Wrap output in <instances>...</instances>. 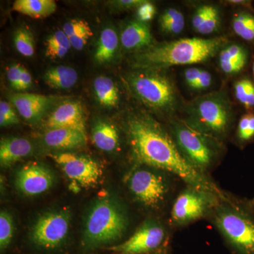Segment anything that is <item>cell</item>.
<instances>
[{
	"instance_id": "1",
	"label": "cell",
	"mask_w": 254,
	"mask_h": 254,
	"mask_svg": "<svg viewBox=\"0 0 254 254\" xmlns=\"http://www.w3.org/2000/svg\"><path fill=\"white\" fill-rule=\"evenodd\" d=\"M132 153L140 164L171 173L189 186L225 194L205 174L193 168L161 125L147 115H136L127 123Z\"/></svg>"
},
{
	"instance_id": "2",
	"label": "cell",
	"mask_w": 254,
	"mask_h": 254,
	"mask_svg": "<svg viewBox=\"0 0 254 254\" xmlns=\"http://www.w3.org/2000/svg\"><path fill=\"white\" fill-rule=\"evenodd\" d=\"M224 37L182 38L148 47L135 57L138 67L155 69L203 63L226 45Z\"/></svg>"
},
{
	"instance_id": "3",
	"label": "cell",
	"mask_w": 254,
	"mask_h": 254,
	"mask_svg": "<svg viewBox=\"0 0 254 254\" xmlns=\"http://www.w3.org/2000/svg\"><path fill=\"white\" fill-rule=\"evenodd\" d=\"M213 222L235 254H254V208L250 202L220 200Z\"/></svg>"
},
{
	"instance_id": "4",
	"label": "cell",
	"mask_w": 254,
	"mask_h": 254,
	"mask_svg": "<svg viewBox=\"0 0 254 254\" xmlns=\"http://www.w3.org/2000/svg\"><path fill=\"white\" fill-rule=\"evenodd\" d=\"M126 211L116 200L99 198L89 209L85 221L83 242L97 247L120 240L128 227Z\"/></svg>"
},
{
	"instance_id": "5",
	"label": "cell",
	"mask_w": 254,
	"mask_h": 254,
	"mask_svg": "<svg viewBox=\"0 0 254 254\" xmlns=\"http://www.w3.org/2000/svg\"><path fill=\"white\" fill-rule=\"evenodd\" d=\"M186 123L215 141L227 134L232 121V110L223 92H214L190 102Z\"/></svg>"
},
{
	"instance_id": "6",
	"label": "cell",
	"mask_w": 254,
	"mask_h": 254,
	"mask_svg": "<svg viewBox=\"0 0 254 254\" xmlns=\"http://www.w3.org/2000/svg\"><path fill=\"white\" fill-rule=\"evenodd\" d=\"M175 142L187 162L200 173L205 174L218 156V142L201 133L186 122H173Z\"/></svg>"
},
{
	"instance_id": "7",
	"label": "cell",
	"mask_w": 254,
	"mask_h": 254,
	"mask_svg": "<svg viewBox=\"0 0 254 254\" xmlns=\"http://www.w3.org/2000/svg\"><path fill=\"white\" fill-rule=\"evenodd\" d=\"M133 93L153 109L171 112L177 105V95L173 82L165 75L144 71L133 73L129 78Z\"/></svg>"
},
{
	"instance_id": "8",
	"label": "cell",
	"mask_w": 254,
	"mask_h": 254,
	"mask_svg": "<svg viewBox=\"0 0 254 254\" xmlns=\"http://www.w3.org/2000/svg\"><path fill=\"white\" fill-rule=\"evenodd\" d=\"M217 193L189 186L177 196L171 210L174 223L185 225L213 212L220 200L226 198Z\"/></svg>"
},
{
	"instance_id": "9",
	"label": "cell",
	"mask_w": 254,
	"mask_h": 254,
	"mask_svg": "<svg viewBox=\"0 0 254 254\" xmlns=\"http://www.w3.org/2000/svg\"><path fill=\"white\" fill-rule=\"evenodd\" d=\"M128 186L140 203L150 208L163 204L169 190L165 178L148 169L132 172L128 178Z\"/></svg>"
},
{
	"instance_id": "10",
	"label": "cell",
	"mask_w": 254,
	"mask_h": 254,
	"mask_svg": "<svg viewBox=\"0 0 254 254\" xmlns=\"http://www.w3.org/2000/svg\"><path fill=\"white\" fill-rule=\"evenodd\" d=\"M69 226L68 212L58 210L45 213L38 219L32 229V240L43 248L54 249L66 239Z\"/></svg>"
},
{
	"instance_id": "11",
	"label": "cell",
	"mask_w": 254,
	"mask_h": 254,
	"mask_svg": "<svg viewBox=\"0 0 254 254\" xmlns=\"http://www.w3.org/2000/svg\"><path fill=\"white\" fill-rule=\"evenodd\" d=\"M166 233L161 224L147 220L130 238L110 250L119 254H148L162 248Z\"/></svg>"
},
{
	"instance_id": "12",
	"label": "cell",
	"mask_w": 254,
	"mask_h": 254,
	"mask_svg": "<svg viewBox=\"0 0 254 254\" xmlns=\"http://www.w3.org/2000/svg\"><path fill=\"white\" fill-rule=\"evenodd\" d=\"M65 175L83 187L96 185L101 176V169L93 159L72 153H61L53 155Z\"/></svg>"
},
{
	"instance_id": "13",
	"label": "cell",
	"mask_w": 254,
	"mask_h": 254,
	"mask_svg": "<svg viewBox=\"0 0 254 254\" xmlns=\"http://www.w3.org/2000/svg\"><path fill=\"white\" fill-rule=\"evenodd\" d=\"M53 173L38 163L23 166L16 175V185L18 190L28 196H35L45 193L53 185Z\"/></svg>"
},
{
	"instance_id": "14",
	"label": "cell",
	"mask_w": 254,
	"mask_h": 254,
	"mask_svg": "<svg viewBox=\"0 0 254 254\" xmlns=\"http://www.w3.org/2000/svg\"><path fill=\"white\" fill-rule=\"evenodd\" d=\"M48 129L66 128L86 133L84 113L78 102L66 101L60 105L46 121Z\"/></svg>"
},
{
	"instance_id": "15",
	"label": "cell",
	"mask_w": 254,
	"mask_h": 254,
	"mask_svg": "<svg viewBox=\"0 0 254 254\" xmlns=\"http://www.w3.org/2000/svg\"><path fill=\"white\" fill-rule=\"evenodd\" d=\"M10 100L20 115L31 123L44 115L52 101L50 97L33 93H18L11 95Z\"/></svg>"
},
{
	"instance_id": "16",
	"label": "cell",
	"mask_w": 254,
	"mask_h": 254,
	"mask_svg": "<svg viewBox=\"0 0 254 254\" xmlns=\"http://www.w3.org/2000/svg\"><path fill=\"white\" fill-rule=\"evenodd\" d=\"M250 61V51L239 43L226 44L219 52V65L226 74H237L243 71Z\"/></svg>"
},
{
	"instance_id": "17",
	"label": "cell",
	"mask_w": 254,
	"mask_h": 254,
	"mask_svg": "<svg viewBox=\"0 0 254 254\" xmlns=\"http://www.w3.org/2000/svg\"><path fill=\"white\" fill-rule=\"evenodd\" d=\"M44 141L48 147L55 149H74L86 144L87 136L86 133L78 130L54 128L46 132Z\"/></svg>"
},
{
	"instance_id": "18",
	"label": "cell",
	"mask_w": 254,
	"mask_h": 254,
	"mask_svg": "<svg viewBox=\"0 0 254 254\" xmlns=\"http://www.w3.org/2000/svg\"><path fill=\"white\" fill-rule=\"evenodd\" d=\"M33 145L22 137L2 138L0 142V163L9 167L33 153Z\"/></svg>"
},
{
	"instance_id": "19",
	"label": "cell",
	"mask_w": 254,
	"mask_h": 254,
	"mask_svg": "<svg viewBox=\"0 0 254 254\" xmlns=\"http://www.w3.org/2000/svg\"><path fill=\"white\" fill-rule=\"evenodd\" d=\"M153 41L151 31L147 23L133 21L124 28L121 35L122 44L127 50H138L148 48Z\"/></svg>"
},
{
	"instance_id": "20",
	"label": "cell",
	"mask_w": 254,
	"mask_h": 254,
	"mask_svg": "<svg viewBox=\"0 0 254 254\" xmlns=\"http://www.w3.org/2000/svg\"><path fill=\"white\" fill-rule=\"evenodd\" d=\"M192 27L196 33L210 35L218 31L221 18L218 9L213 5L204 4L197 8L192 16Z\"/></svg>"
},
{
	"instance_id": "21",
	"label": "cell",
	"mask_w": 254,
	"mask_h": 254,
	"mask_svg": "<svg viewBox=\"0 0 254 254\" xmlns=\"http://www.w3.org/2000/svg\"><path fill=\"white\" fill-rule=\"evenodd\" d=\"M92 140L99 149L113 152L120 145L118 130L113 125L105 122H98L92 130Z\"/></svg>"
},
{
	"instance_id": "22",
	"label": "cell",
	"mask_w": 254,
	"mask_h": 254,
	"mask_svg": "<svg viewBox=\"0 0 254 254\" xmlns=\"http://www.w3.org/2000/svg\"><path fill=\"white\" fill-rule=\"evenodd\" d=\"M13 9L30 17L43 18L56 11L57 4L53 0H16Z\"/></svg>"
},
{
	"instance_id": "23",
	"label": "cell",
	"mask_w": 254,
	"mask_h": 254,
	"mask_svg": "<svg viewBox=\"0 0 254 254\" xmlns=\"http://www.w3.org/2000/svg\"><path fill=\"white\" fill-rule=\"evenodd\" d=\"M78 73L74 68L59 66L50 68L44 75L46 84L55 89H68L78 81Z\"/></svg>"
},
{
	"instance_id": "24",
	"label": "cell",
	"mask_w": 254,
	"mask_h": 254,
	"mask_svg": "<svg viewBox=\"0 0 254 254\" xmlns=\"http://www.w3.org/2000/svg\"><path fill=\"white\" fill-rule=\"evenodd\" d=\"M233 31L241 39L254 46V9L240 10L234 14L232 21Z\"/></svg>"
},
{
	"instance_id": "25",
	"label": "cell",
	"mask_w": 254,
	"mask_h": 254,
	"mask_svg": "<svg viewBox=\"0 0 254 254\" xmlns=\"http://www.w3.org/2000/svg\"><path fill=\"white\" fill-rule=\"evenodd\" d=\"M119 38L116 31L112 28H107L102 31L95 53L97 63L103 64L111 61L117 53Z\"/></svg>"
},
{
	"instance_id": "26",
	"label": "cell",
	"mask_w": 254,
	"mask_h": 254,
	"mask_svg": "<svg viewBox=\"0 0 254 254\" xmlns=\"http://www.w3.org/2000/svg\"><path fill=\"white\" fill-rule=\"evenodd\" d=\"M97 99L100 105L108 108L116 106L120 100V92L111 78L105 76L97 77L93 82Z\"/></svg>"
},
{
	"instance_id": "27",
	"label": "cell",
	"mask_w": 254,
	"mask_h": 254,
	"mask_svg": "<svg viewBox=\"0 0 254 254\" xmlns=\"http://www.w3.org/2000/svg\"><path fill=\"white\" fill-rule=\"evenodd\" d=\"M160 24L162 30L171 35H179L185 27V18L183 14L175 8H169L160 16Z\"/></svg>"
},
{
	"instance_id": "28",
	"label": "cell",
	"mask_w": 254,
	"mask_h": 254,
	"mask_svg": "<svg viewBox=\"0 0 254 254\" xmlns=\"http://www.w3.org/2000/svg\"><path fill=\"white\" fill-rule=\"evenodd\" d=\"M234 93L245 109L249 111L254 109V81L248 77L240 78L234 85Z\"/></svg>"
},
{
	"instance_id": "29",
	"label": "cell",
	"mask_w": 254,
	"mask_h": 254,
	"mask_svg": "<svg viewBox=\"0 0 254 254\" xmlns=\"http://www.w3.org/2000/svg\"><path fill=\"white\" fill-rule=\"evenodd\" d=\"M237 141L246 145L254 140V111H248L241 118L237 125Z\"/></svg>"
},
{
	"instance_id": "30",
	"label": "cell",
	"mask_w": 254,
	"mask_h": 254,
	"mask_svg": "<svg viewBox=\"0 0 254 254\" xmlns=\"http://www.w3.org/2000/svg\"><path fill=\"white\" fill-rule=\"evenodd\" d=\"M14 41L16 49L23 56L30 58L34 55V38L29 30L19 28L15 33Z\"/></svg>"
},
{
	"instance_id": "31",
	"label": "cell",
	"mask_w": 254,
	"mask_h": 254,
	"mask_svg": "<svg viewBox=\"0 0 254 254\" xmlns=\"http://www.w3.org/2000/svg\"><path fill=\"white\" fill-rule=\"evenodd\" d=\"M14 235V221L12 216L8 212L0 213V248L4 250L11 243Z\"/></svg>"
},
{
	"instance_id": "32",
	"label": "cell",
	"mask_w": 254,
	"mask_h": 254,
	"mask_svg": "<svg viewBox=\"0 0 254 254\" xmlns=\"http://www.w3.org/2000/svg\"><path fill=\"white\" fill-rule=\"evenodd\" d=\"M19 123V120L11 105L6 102H0V125L1 127L10 126Z\"/></svg>"
},
{
	"instance_id": "33",
	"label": "cell",
	"mask_w": 254,
	"mask_h": 254,
	"mask_svg": "<svg viewBox=\"0 0 254 254\" xmlns=\"http://www.w3.org/2000/svg\"><path fill=\"white\" fill-rule=\"evenodd\" d=\"M93 36V32L89 26V27L82 30L77 34L71 37L68 39H69L72 48L76 50H81L86 46L87 42L90 39V38Z\"/></svg>"
},
{
	"instance_id": "34",
	"label": "cell",
	"mask_w": 254,
	"mask_h": 254,
	"mask_svg": "<svg viewBox=\"0 0 254 254\" xmlns=\"http://www.w3.org/2000/svg\"><path fill=\"white\" fill-rule=\"evenodd\" d=\"M46 45L47 47H64L69 50L71 48L69 39L63 30H58L50 36L47 40Z\"/></svg>"
},
{
	"instance_id": "35",
	"label": "cell",
	"mask_w": 254,
	"mask_h": 254,
	"mask_svg": "<svg viewBox=\"0 0 254 254\" xmlns=\"http://www.w3.org/2000/svg\"><path fill=\"white\" fill-rule=\"evenodd\" d=\"M88 27L89 24L85 20L73 19L64 25L63 31L69 38Z\"/></svg>"
},
{
	"instance_id": "36",
	"label": "cell",
	"mask_w": 254,
	"mask_h": 254,
	"mask_svg": "<svg viewBox=\"0 0 254 254\" xmlns=\"http://www.w3.org/2000/svg\"><path fill=\"white\" fill-rule=\"evenodd\" d=\"M23 68L24 67L19 64H15L10 66L6 71V76H7L10 85L12 88L18 90V91H19L20 82H21Z\"/></svg>"
},
{
	"instance_id": "37",
	"label": "cell",
	"mask_w": 254,
	"mask_h": 254,
	"mask_svg": "<svg viewBox=\"0 0 254 254\" xmlns=\"http://www.w3.org/2000/svg\"><path fill=\"white\" fill-rule=\"evenodd\" d=\"M156 8L149 1H145L139 7L137 8V18L141 22L147 23L154 17Z\"/></svg>"
},
{
	"instance_id": "38",
	"label": "cell",
	"mask_w": 254,
	"mask_h": 254,
	"mask_svg": "<svg viewBox=\"0 0 254 254\" xmlns=\"http://www.w3.org/2000/svg\"><path fill=\"white\" fill-rule=\"evenodd\" d=\"M201 68L197 67L187 68L184 73L185 83L190 89L195 90L197 82L199 78Z\"/></svg>"
},
{
	"instance_id": "39",
	"label": "cell",
	"mask_w": 254,
	"mask_h": 254,
	"mask_svg": "<svg viewBox=\"0 0 254 254\" xmlns=\"http://www.w3.org/2000/svg\"><path fill=\"white\" fill-rule=\"evenodd\" d=\"M212 84V75L206 70L202 69L200 71L199 78L195 86V91H203L208 89Z\"/></svg>"
},
{
	"instance_id": "40",
	"label": "cell",
	"mask_w": 254,
	"mask_h": 254,
	"mask_svg": "<svg viewBox=\"0 0 254 254\" xmlns=\"http://www.w3.org/2000/svg\"><path fill=\"white\" fill-rule=\"evenodd\" d=\"M68 48H64V47L55 46L46 47V56L51 59H58V58H63L67 54Z\"/></svg>"
},
{
	"instance_id": "41",
	"label": "cell",
	"mask_w": 254,
	"mask_h": 254,
	"mask_svg": "<svg viewBox=\"0 0 254 254\" xmlns=\"http://www.w3.org/2000/svg\"><path fill=\"white\" fill-rule=\"evenodd\" d=\"M33 83L31 75L28 72L26 68H23L21 82H20L19 91H25L28 89Z\"/></svg>"
},
{
	"instance_id": "42",
	"label": "cell",
	"mask_w": 254,
	"mask_h": 254,
	"mask_svg": "<svg viewBox=\"0 0 254 254\" xmlns=\"http://www.w3.org/2000/svg\"><path fill=\"white\" fill-rule=\"evenodd\" d=\"M145 1L143 0H121V1H117V4L121 8L131 9V8L139 7Z\"/></svg>"
},
{
	"instance_id": "43",
	"label": "cell",
	"mask_w": 254,
	"mask_h": 254,
	"mask_svg": "<svg viewBox=\"0 0 254 254\" xmlns=\"http://www.w3.org/2000/svg\"><path fill=\"white\" fill-rule=\"evenodd\" d=\"M227 2L230 4L239 6L240 8L254 9L253 6H252V1H247V0H230V1H227Z\"/></svg>"
},
{
	"instance_id": "44",
	"label": "cell",
	"mask_w": 254,
	"mask_h": 254,
	"mask_svg": "<svg viewBox=\"0 0 254 254\" xmlns=\"http://www.w3.org/2000/svg\"><path fill=\"white\" fill-rule=\"evenodd\" d=\"M148 254H168V253L166 248H161L160 249V250L156 251V252H153V253Z\"/></svg>"
},
{
	"instance_id": "45",
	"label": "cell",
	"mask_w": 254,
	"mask_h": 254,
	"mask_svg": "<svg viewBox=\"0 0 254 254\" xmlns=\"http://www.w3.org/2000/svg\"><path fill=\"white\" fill-rule=\"evenodd\" d=\"M250 204L252 205V206L254 208V198L252 200H250Z\"/></svg>"
},
{
	"instance_id": "46",
	"label": "cell",
	"mask_w": 254,
	"mask_h": 254,
	"mask_svg": "<svg viewBox=\"0 0 254 254\" xmlns=\"http://www.w3.org/2000/svg\"><path fill=\"white\" fill-rule=\"evenodd\" d=\"M252 73H253V78L254 81V61L253 63V65H252Z\"/></svg>"
}]
</instances>
